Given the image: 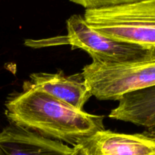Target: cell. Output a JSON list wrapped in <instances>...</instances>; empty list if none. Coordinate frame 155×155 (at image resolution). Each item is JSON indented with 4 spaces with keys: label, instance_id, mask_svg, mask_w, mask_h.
<instances>
[{
    "label": "cell",
    "instance_id": "1",
    "mask_svg": "<svg viewBox=\"0 0 155 155\" xmlns=\"http://www.w3.org/2000/svg\"><path fill=\"white\" fill-rule=\"evenodd\" d=\"M5 115L11 124L73 147L104 130L103 116L77 110L42 91L24 86L22 92L8 98Z\"/></svg>",
    "mask_w": 155,
    "mask_h": 155
},
{
    "label": "cell",
    "instance_id": "2",
    "mask_svg": "<svg viewBox=\"0 0 155 155\" xmlns=\"http://www.w3.org/2000/svg\"><path fill=\"white\" fill-rule=\"evenodd\" d=\"M87 24L116 40L155 48V0L85 10Z\"/></svg>",
    "mask_w": 155,
    "mask_h": 155
},
{
    "label": "cell",
    "instance_id": "3",
    "mask_svg": "<svg viewBox=\"0 0 155 155\" xmlns=\"http://www.w3.org/2000/svg\"><path fill=\"white\" fill-rule=\"evenodd\" d=\"M81 74L92 96L119 101L125 94L155 86V48L148 55L130 61H92Z\"/></svg>",
    "mask_w": 155,
    "mask_h": 155
},
{
    "label": "cell",
    "instance_id": "4",
    "mask_svg": "<svg viewBox=\"0 0 155 155\" xmlns=\"http://www.w3.org/2000/svg\"><path fill=\"white\" fill-rule=\"evenodd\" d=\"M67 36L41 40L28 39L25 41V45L33 48L71 45L74 48L86 51L92 57V61L101 63H120L136 60L148 55L153 50L107 37L92 28L84 17L80 15H74L67 20Z\"/></svg>",
    "mask_w": 155,
    "mask_h": 155
},
{
    "label": "cell",
    "instance_id": "5",
    "mask_svg": "<svg viewBox=\"0 0 155 155\" xmlns=\"http://www.w3.org/2000/svg\"><path fill=\"white\" fill-rule=\"evenodd\" d=\"M89 155H155V136L101 130L81 144Z\"/></svg>",
    "mask_w": 155,
    "mask_h": 155
},
{
    "label": "cell",
    "instance_id": "6",
    "mask_svg": "<svg viewBox=\"0 0 155 155\" xmlns=\"http://www.w3.org/2000/svg\"><path fill=\"white\" fill-rule=\"evenodd\" d=\"M30 81L23 86L42 91L54 98L80 110L92 96L82 74L65 76L63 72L56 74L34 73L30 74Z\"/></svg>",
    "mask_w": 155,
    "mask_h": 155
},
{
    "label": "cell",
    "instance_id": "7",
    "mask_svg": "<svg viewBox=\"0 0 155 155\" xmlns=\"http://www.w3.org/2000/svg\"><path fill=\"white\" fill-rule=\"evenodd\" d=\"M73 148L11 124L0 132V155H71Z\"/></svg>",
    "mask_w": 155,
    "mask_h": 155
},
{
    "label": "cell",
    "instance_id": "8",
    "mask_svg": "<svg viewBox=\"0 0 155 155\" xmlns=\"http://www.w3.org/2000/svg\"><path fill=\"white\" fill-rule=\"evenodd\" d=\"M119 101L109 117L140 126L155 136V86L125 94Z\"/></svg>",
    "mask_w": 155,
    "mask_h": 155
},
{
    "label": "cell",
    "instance_id": "9",
    "mask_svg": "<svg viewBox=\"0 0 155 155\" xmlns=\"http://www.w3.org/2000/svg\"><path fill=\"white\" fill-rule=\"evenodd\" d=\"M75 4L81 5L85 9H96L111 7L124 4L139 2L141 0H70Z\"/></svg>",
    "mask_w": 155,
    "mask_h": 155
},
{
    "label": "cell",
    "instance_id": "10",
    "mask_svg": "<svg viewBox=\"0 0 155 155\" xmlns=\"http://www.w3.org/2000/svg\"><path fill=\"white\" fill-rule=\"evenodd\" d=\"M71 155H89L86 148L82 145H78L73 147V151Z\"/></svg>",
    "mask_w": 155,
    "mask_h": 155
}]
</instances>
